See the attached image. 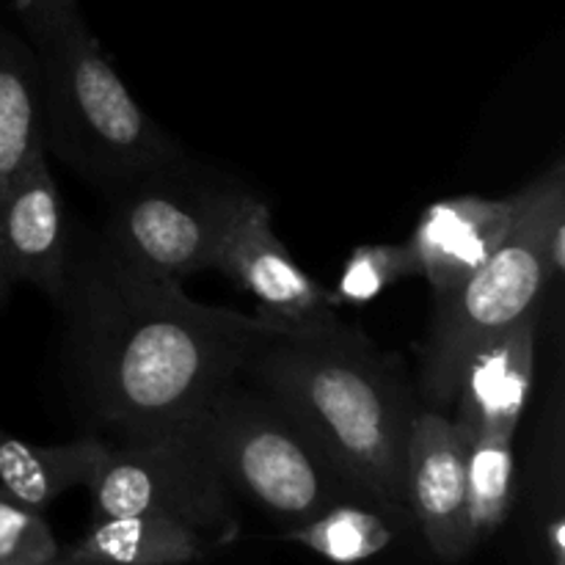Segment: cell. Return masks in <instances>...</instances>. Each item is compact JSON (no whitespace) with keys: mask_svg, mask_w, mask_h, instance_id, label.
<instances>
[{"mask_svg":"<svg viewBox=\"0 0 565 565\" xmlns=\"http://www.w3.org/2000/svg\"><path fill=\"white\" fill-rule=\"evenodd\" d=\"M58 307L83 408L121 441L191 430L254 351L285 331L259 315L193 301L105 235L83 237L81 246L70 241Z\"/></svg>","mask_w":565,"mask_h":565,"instance_id":"1","label":"cell"},{"mask_svg":"<svg viewBox=\"0 0 565 565\" xmlns=\"http://www.w3.org/2000/svg\"><path fill=\"white\" fill-rule=\"evenodd\" d=\"M243 375L296 417L359 500L412 519L403 458L417 408L395 356L331 320L268 337Z\"/></svg>","mask_w":565,"mask_h":565,"instance_id":"2","label":"cell"},{"mask_svg":"<svg viewBox=\"0 0 565 565\" xmlns=\"http://www.w3.org/2000/svg\"><path fill=\"white\" fill-rule=\"evenodd\" d=\"M22 22L36 44L44 149L110 193L177 166L180 149L130 97L77 6Z\"/></svg>","mask_w":565,"mask_h":565,"instance_id":"3","label":"cell"},{"mask_svg":"<svg viewBox=\"0 0 565 565\" xmlns=\"http://www.w3.org/2000/svg\"><path fill=\"white\" fill-rule=\"evenodd\" d=\"M516 226L478 270L434 296L423 359V392L436 406L456 401L463 364L491 337L539 312L546 285L565 268L563 163L530 182Z\"/></svg>","mask_w":565,"mask_h":565,"instance_id":"4","label":"cell"},{"mask_svg":"<svg viewBox=\"0 0 565 565\" xmlns=\"http://www.w3.org/2000/svg\"><path fill=\"white\" fill-rule=\"evenodd\" d=\"M193 434L232 491L290 527L334 502L359 500L312 436L265 390H246L235 379L207 403Z\"/></svg>","mask_w":565,"mask_h":565,"instance_id":"5","label":"cell"},{"mask_svg":"<svg viewBox=\"0 0 565 565\" xmlns=\"http://www.w3.org/2000/svg\"><path fill=\"white\" fill-rule=\"evenodd\" d=\"M94 519L163 516L188 524L210 539H235L232 489L196 434L108 445L88 480Z\"/></svg>","mask_w":565,"mask_h":565,"instance_id":"6","label":"cell"},{"mask_svg":"<svg viewBox=\"0 0 565 565\" xmlns=\"http://www.w3.org/2000/svg\"><path fill=\"white\" fill-rule=\"evenodd\" d=\"M248 193L213 191L182 180L177 166L114 191L105 241L130 263L182 281L213 268V259Z\"/></svg>","mask_w":565,"mask_h":565,"instance_id":"7","label":"cell"},{"mask_svg":"<svg viewBox=\"0 0 565 565\" xmlns=\"http://www.w3.org/2000/svg\"><path fill=\"white\" fill-rule=\"evenodd\" d=\"M213 268L257 298L259 318L270 323L301 331L337 320L331 290L320 287L292 259L274 232L270 210L257 196L243 202L215 254Z\"/></svg>","mask_w":565,"mask_h":565,"instance_id":"8","label":"cell"},{"mask_svg":"<svg viewBox=\"0 0 565 565\" xmlns=\"http://www.w3.org/2000/svg\"><path fill=\"white\" fill-rule=\"evenodd\" d=\"M467 450V436L452 417L417 412L403 458V497L430 552L445 563L472 555L463 530Z\"/></svg>","mask_w":565,"mask_h":565,"instance_id":"9","label":"cell"},{"mask_svg":"<svg viewBox=\"0 0 565 565\" xmlns=\"http://www.w3.org/2000/svg\"><path fill=\"white\" fill-rule=\"evenodd\" d=\"M70 226L64 199L39 149L0 193V257L11 279L28 281L58 303L64 292Z\"/></svg>","mask_w":565,"mask_h":565,"instance_id":"10","label":"cell"},{"mask_svg":"<svg viewBox=\"0 0 565 565\" xmlns=\"http://www.w3.org/2000/svg\"><path fill=\"white\" fill-rule=\"evenodd\" d=\"M524 191L505 199L456 196L430 204L406 241L434 296L452 290L505 243L522 213Z\"/></svg>","mask_w":565,"mask_h":565,"instance_id":"11","label":"cell"},{"mask_svg":"<svg viewBox=\"0 0 565 565\" xmlns=\"http://www.w3.org/2000/svg\"><path fill=\"white\" fill-rule=\"evenodd\" d=\"M535 323L539 312H530L511 329L483 342L463 364L452 423L461 428L469 445L483 436L513 439L516 434L533 386Z\"/></svg>","mask_w":565,"mask_h":565,"instance_id":"12","label":"cell"},{"mask_svg":"<svg viewBox=\"0 0 565 565\" xmlns=\"http://www.w3.org/2000/svg\"><path fill=\"white\" fill-rule=\"evenodd\" d=\"M213 552V541L188 524L163 516H105L70 550L64 563L97 565H191Z\"/></svg>","mask_w":565,"mask_h":565,"instance_id":"13","label":"cell"},{"mask_svg":"<svg viewBox=\"0 0 565 565\" xmlns=\"http://www.w3.org/2000/svg\"><path fill=\"white\" fill-rule=\"evenodd\" d=\"M105 452L108 441L97 436L39 447L0 434V491L20 505L42 511L75 486H88Z\"/></svg>","mask_w":565,"mask_h":565,"instance_id":"14","label":"cell"},{"mask_svg":"<svg viewBox=\"0 0 565 565\" xmlns=\"http://www.w3.org/2000/svg\"><path fill=\"white\" fill-rule=\"evenodd\" d=\"M44 149L36 58L0 28V193Z\"/></svg>","mask_w":565,"mask_h":565,"instance_id":"15","label":"cell"},{"mask_svg":"<svg viewBox=\"0 0 565 565\" xmlns=\"http://www.w3.org/2000/svg\"><path fill=\"white\" fill-rule=\"evenodd\" d=\"M401 522L403 516L379 505L342 500L307 522L292 524L285 533V541H292L329 563L356 565L390 550Z\"/></svg>","mask_w":565,"mask_h":565,"instance_id":"16","label":"cell"},{"mask_svg":"<svg viewBox=\"0 0 565 565\" xmlns=\"http://www.w3.org/2000/svg\"><path fill=\"white\" fill-rule=\"evenodd\" d=\"M513 439L483 436L467 450V486H463V530L469 552L489 541L513 508L516 494V461Z\"/></svg>","mask_w":565,"mask_h":565,"instance_id":"17","label":"cell"},{"mask_svg":"<svg viewBox=\"0 0 565 565\" xmlns=\"http://www.w3.org/2000/svg\"><path fill=\"white\" fill-rule=\"evenodd\" d=\"M412 276H419V270L406 243H367L353 248L331 298L334 307H367Z\"/></svg>","mask_w":565,"mask_h":565,"instance_id":"18","label":"cell"},{"mask_svg":"<svg viewBox=\"0 0 565 565\" xmlns=\"http://www.w3.org/2000/svg\"><path fill=\"white\" fill-rule=\"evenodd\" d=\"M61 546L42 513L0 491V565H58Z\"/></svg>","mask_w":565,"mask_h":565,"instance_id":"19","label":"cell"},{"mask_svg":"<svg viewBox=\"0 0 565 565\" xmlns=\"http://www.w3.org/2000/svg\"><path fill=\"white\" fill-rule=\"evenodd\" d=\"M14 6L22 20H33V17L53 14V11L75 9L77 0H14Z\"/></svg>","mask_w":565,"mask_h":565,"instance_id":"20","label":"cell"},{"mask_svg":"<svg viewBox=\"0 0 565 565\" xmlns=\"http://www.w3.org/2000/svg\"><path fill=\"white\" fill-rule=\"evenodd\" d=\"M11 274H9V268H6V263H3V257H0V301H3L6 296H9V287H11Z\"/></svg>","mask_w":565,"mask_h":565,"instance_id":"21","label":"cell"},{"mask_svg":"<svg viewBox=\"0 0 565 565\" xmlns=\"http://www.w3.org/2000/svg\"><path fill=\"white\" fill-rule=\"evenodd\" d=\"M58 565H97V563H64V561H58Z\"/></svg>","mask_w":565,"mask_h":565,"instance_id":"22","label":"cell"}]
</instances>
